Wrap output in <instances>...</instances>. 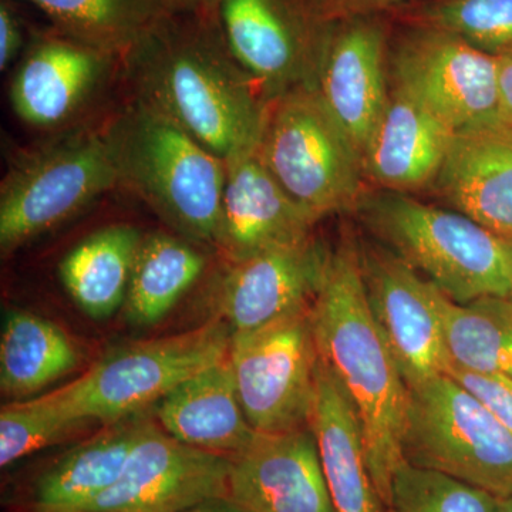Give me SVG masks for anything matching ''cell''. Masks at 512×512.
Listing matches in <instances>:
<instances>
[{
    "label": "cell",
    "mask_w": 512,
    "mask_h": 512,
    "mask_svg": "<svg viewBox=\"0 0 512 512\" xmlns=\"http://www.w3.org/2000/svg\"><path fill=\"white\" fill-rule=\"evenodd\" d=\"M121 67L134 100L225 164L258 144L268 101L229 52L217 10L165 13Z\"/></svg>",
    "instance_id": "1"
},
{
    "label": "cell",
    "mask_w": 512,
    "mask_h": 512,
    "mask_svg": "<svg viewBox=\"0 0 512 512\" xmlns=\"http://www.w3.org/2000/svg\"><path fill=\"white\" fill-rule=\"evenodd\" d=\"M318 359L352 403L365 440L367 464L384 504L403 463L409 387L367 303L359 241L346 234L330 251L311 306Z\"/></svg>",
    "instance_id": "2"
},
{
    "label": "cell",
    "mask_w": 512,
    "mask_h": 512,
    "mask_svg": "<svg viewBox=\"0 0 512 512\" xmlns=\"http://www.w3.org/2000/svg\"><path fill=\"white\" fill-rule=\"evenodd\" d=\"M117 187L146 202L181 237L218 247L227 165L173 120L131 99L103 128Z\"/></svg>",
    "instance_id": "3"
},
{
    "label": "cell",
    "mask_w": 512,
    "mask_h": 512,
    "mask_svg": "<svg viewBox=\"0 0 512 512\" xmlns=\"http://www.w3.org/2000/svg\"><path fill=\"white\" fill-rule=\"evenodd\" d=\"M356 214L380 245L412 266L451 301L510 296L504 241L456 210L413 195L365 192Z\"/></svg>",
    "instance_id": "4"
},
{
    "label": "cell",
    "mask_w": 512,
    "mask_h": 512,
    "mask_svg": "<svg viewBox=\"0 0 512 512\" xmlns=\"http://www.w3.org/2000/svg\"><path fill=\"white\" fill-rule=\"evenodd\" d=\"M256 153L318 221L355 212L365 195L359 151L308 84L268 101Z\"/></svg>",
    "instance_id": "5"
},
{
    "label": "cell",
    "mask_w": 512,
    "mask_h": 512,
    "mask_svg": "<svg viewBox=\"0 0 512 512\" xmlns=\"http://www.w3.org/2000/svg\"><path fill=\"white\" fill-rule=\"evenodd\" d=\"M116 187L103 128H69L22 151L0 184L2 254L59 227Z\"/></svg>",
    "instance_id": "6"
},
{
    "label": "cell",
    "mask_w": 512,
    "mask_h": 512,
    "mask_svg": "<svg viewBox=\"0 0 512 512\" xmlns=\"http://www.w3.org/2000/svg\"><path fill=\"white\" fill-rule=\"evenodd\" d=\"M402 454L498 500L512 497V434L448 375L409 389Z\"/></svg>",
    "instance_id": "7"
},
{
    "label": "cell",
    "mask_w": 512,
    "mask_h": 512,
    "mask_svg": "<svg viewBox=\"0 0 512 512\" xmlns=\"http://www.w3.org/2000/svg\"><path fill=\"white\" fill-rule=\"evenodd\" d=\"M232 330L221 318L110 352L60 387L77 419L104 424L143 413L175 387L228 356Z\"/></svg>",
    "instance_id": "8"
},
{
    "label": "cell",
    "mask_w": 512,
    "mask_h": 512,
    "mask_svg": "<svg viewBox=\"0 0 512 512\" xmlns=\"http://www.w3.org/2000/svg\"><path fill=\"white\" fill-rule=\"evenodd\" d=\"M228 359L242 409L256 433L311 426L318 369L311 309L251 332L232 333Z\"/></svg>",
    "instance_id": "9"
},
{
    "label": "cell",
    "mask_w": 512,
    "mask_h": 512,
    "mask_svg": "<svg viewBox=\"0 0 512 512\" xmlns=\"http://www.w3.org/2000/svg\"><path fill=\"white\" fill-rule=\"evenodd\" d=\"M402 25L390 40L392 86L456 130L501 121L495 55L447 30Z\"/></svg>",
    "instance_id": "10"
},
{
    "label": "cell",
    "mask_w": 512,
    "mask_h": 512,
    "mask_svg": "<svg viewBox=\"0 0 512 512\" xmlns=\"http://www.w3.org/2000/svg\"><path fill=\"white\" fill-rule=\"evenodd\" d=\"M217 18L229 52L265 101L311 84L329 23L309 0H220Z\"/></svg>",
    "instance_id": "11"
},
{
    "label": "cell",
    "mask_w": 512,
    "mask_h": 512,
    "mask_svg": "<svg viewBox=\"0 0 512 512\" xmlns=\"http://www.w3.org/2000/svg\"><path fill=\"white\" fill-rule=\"evenodd\" d=\"M367 303L409 389L447 375L446 339L433 284L379 242L359 241Z\"/></svg>",
    "instance_id": "12"
},
{
    "label": "cell",
    "mask_w": 512,
    "mask_h": 512,
    "mask_svg": "<svg viewBox=\"0 0 512 512\" xmlns=\"http://www.w3.org/2000/svg\"><path fill=\"white\" fill-rule=\"evenodd\" d=\"M389 16H357L329 23L311 86L360 157L390 97Z\"/></svg>",
    "instance_id": "13"
},
{
    "label": "cell",
    "mask_w": 512,
    "mask_h": 512,
    "mask_svg": "<svg viewBox=\"0 0 512 512\" xmlns=\"http://www.w3.org/2000/svg\"><path fill=\"white\" fill-rule=\"evenodd\" d=\"M232 460L187 446L151 421L119 480L83 512H180L228 495Z\"/></svg>",
    "instance_id": "14"
},
{
    "label": "cell",
    "mask_w": 512,
    "mask_h": 512,
    "mask_svg": "<svg viewBox=\"0 0 512 512\" xmlns=\"http://www.w3.org/2000/svg\"><path fill=\"white\" fill-rule=\"evenodd\" d=\"M120 66L119 57L59 30L40 33L13 74L10 104L30 127L57 133L69 130L77 127Z\"/></svg>",
    "instance_id": "15"
},
{
    "label": "cell",
    "mask_w": 512,
    "mask_h": 512,
    "mask_svg": "<svg viewBox=\"0 0 512 512\" xmlns=\"http://www.w3.org/2000/svg\"><path fill=\"white\" fill-rule=\"evenodd\" d=\"M330 251L313 237L228 262L217 289L218 318L232 333L251 332L311 309Z\"/></svg>",
    "instance_id": "16"
},
{
    "label": "cell",
    "mask_w": 512,
    "mask_h": 512,
    "mask_svg": "<svg viewBox=\"0 0 512 512\" xmlns=\"http://www.w3.org/2000/svg\"><path fill=\"white\" fill-rule=\"evenodd\" d=\"M228 497L247 512H335L312 427L256 434L231 458Z\"/></svg>",
    "instance_id": "17"
},
{
    "label": "cell",
    "mask_w": 512,
    "mask_h": 512,
    "mask_svg": "<svg viewBox=\"0 0 512 512\" xmlns=\"http://www.w3.org/2000/svg\"><path fill=\"white\" fill-rule=\"evenodd\" d=\"M225 165L217 247L225 261L251 258L313 237L319 221L289 197L256 147Z\"/></svg>",
    "instance_id": "18"
},
{
    "label": "cell",
    "mask_w": 512,
    "mask_h": 512,
    "mask_svg": "<svg viewBox=\"0 0 512 512\" xmlns=\"http://www.w3.org/2000/svg\"><path fill=\"white\" fill-rule=\"evenodd\" d=\"M453 210L512 239V126L457 130L433 188Z\"/></svg>",
    "instance_id": "19"
},
{
    "label": "cell",
    "mask_w": 512,
    "mask_h": 512,
    "mask_svg": "<svg viewBox=\"0 0 512 512\" xmlns=\"http://www.w3.org/2000/svg\"><path fill=\"white\" fill-rule=\"evenodd\" d=\"M456 131L390 84L389 103L362 156L366 180L399 194L431 190Z\"/></svg>",
    "instance_id": "20"
},
{
    "label": "cell",
    "mask_w": 512,
    "mask_h": 512,
    "mask_svg": "<svg viewBox=\"0 0 512 512\" xmlns=\"http://www.w3.org/2000/svg\"><path fill=\"white\" fill-rule=\"evenodd\" d=\"M157 419L175 440L229 458L251 446L258 434L242 409L228 356L160 400Z\"/></svg>",
    "instance_id": "21"
},
{
    "label": "cell",
    "mask_w": 512,
    "mask_h": 512,
    "mask_svg": "<svg viewBox=\"0 0 512 512\" xmlns=\"http://www.w3.org/2000/svg\"><path fill=\"white\" fill-rule=\"evenodd\" d=\"M335 512H387L367 464L365 440L352 403L318 359L311 420Z\"/></svg>",
    "instance_id": "22"
},
{
    "label": "cell",
    "mask_w": 512,
    "mask_h": 512,
    "mask_svg": "<svg viewBox=\"0 0 512 512\" xmlns=\"http://www.w3.org/2000/svg\"><path fill=\"white\" fill-rule=\"evenodd\" d=\"M150 423L134 414L70 448L36 478L26 512H83L119 480Z\"/></svg>",
    "instance_id": "23"
},
{
    "label": "cell",
    "mask_w": 512,
    "mask_h": 512,
    "mask_svg": "<svg viewBox=\"0 0 512 512\" xmlns=\"http://www.w3.org/2000/svg\"><path fill=\"white\" fill-rule=\"evenodd\" d=\"M143 235L133 225H110L76 245L60 262L66 292L87 316L110 318L126 303Z\"/></svg>",
    "instance_id": "24"
},
{
    "label": "cell",
    "mask_w": 512,
    "mask_h": 512,
    "mask_svg": "<svg viewBox=\"0 0 512 512\" xmlns=\"http://www.w3.org/2000/svg\"><path fill=\"white\" fill-rule=\"evenodd\" d=\"M79 350L60 326L28 311H10L0 336V389L23 400L79 365Z\"/></svg>",
    "instance_id": "25"
},
{
    "label": "cell",
    "mask_w": 512,
    "mask_h": 512,
    "mask_svg": "<svg viewBox=\"0 0 512 512\" xmlns=\"http://www.w3.org/2000/svg\"><path fill=\"white\" fill-rule=\"evenodd\" d=\"M205 265V255L188 239L165 232L143 237L124 303L128 320L156 325L201 278Z\"/></svg>",
    "instance_id": "26"
},
{
    "label": "cell",
    "mask_w": 512,
    "mask_h": 512,
    "mask_svg": "<svg viewBox=\"0 0 512 512\" xmlns=\"http://www.w3.org/2000/svg\"><path fill=\"white\" fill-rule=\"evenodd\" d=\"M451 366L512 377V299L456 303L433 285Z\"/></svg>",
    "instance_id": "27"
},
{
    "label": "cell",
    "mask_w": 512,
    "mask_h": 512,
    "mask_svg": "<svg viewBox=\"0 0 512 512\" xmlns=\"http://www.w3.org/2000/svg\"><path fill=\"white\" fill-rule=\"evenodd\" d=\"M63 35L123 59L168 13L165 0H26Z\"/></svg>",
    "instance_id": "28"
},
{
    "label": "cell",
    "mask_w": 512,
    "mask_h": 512,
    "mask_svg": "<svg viewBox=\"0 0 512 512\" xmlns=\"http://www.w3.org/2000/svg\"><path fill=\"white\" fill-rule=\"evenodd\" d=\"M387 16L456 33L491 55L512 47V0H424Z\"/></svg>",
    "instance_id": "29"
},
{
    "label": "cell",
    "mask_w": 512,
    "mask_h": 512,
    "mask_svg": "<svg viewBox=\"0 0 512 512\" xmlns=\"http://www.w3.org/2000/svg\"><path fill=\"white\" fill-rule=\"evenodd\" d=\"M83 424L70 412L60 389L5 404L0 412V466L59 443Z\"/></svg>",
    "instance_id": "30"
},
{
    "label": "cell",
    "mask_w": 512,
    "mask_h": 512,
    "mask_svg": "<svg viewBox=\"0 0 512 512\" xmlns=\"http://www.w3.org/2000/svg\"><path fill=\"white\" fill-rule=\"evenodd\" d=\"M498 498L480 488L403 461L394 471L387 512H497Z\"/></svg>",
    "instance_id": "31"
},
{
    "label": "cell",
    "mask_w": 512,
    "mask_h": 512,
    "mask_svg": "<svg viewBox=\"0 0 512 512\" xmlns=\"http://www.w3.org/2000/svg\"><path fill=\"white\" fill-rule=\"evenodd\" d=\"M447 375L483 404L512 434V377L450 366Z\"/></svg>",
    "instance_id": "32"
},
{
    "label": "cell",
    "mask_w": 512,
    "mask_h": 512,
    "mask_svg": "<svg viewBox=\"0 0 512 512\" xmlns=\"http://www.w3.org/2000/svg\"><path fill=\"white\" fill-rule=\"evenodd\" d=\"M316 15L325 23L357 16L389 15L394 10L416 5L424 0H309Z\"/></svg>",
    "instance_id": "33"
},
{
    "label": "cell",
    "mask_w": 512,
    "mask_h": 512,
    "mask_svg": "<svg viewBox=\"0 0 512 512\" xmlns=\"http://www.w3.org/2000/svg\"><path fill=\"white\" fill-rule=\"evenodd\" d=\"M23 46V30L8 3H0V69L5 70Z\"/></svg>",
    "instance_id": "34"
},
{
    "label": "cell",
    "mask_w": 512,
    "mask_h": 512,
    "mask_svg": "<svg viewBox=\"0 0 512 512\" xmlns=\"http://www.w3.org/2000/svg\"><path fill=\"white\" fill-rule=\"evenodd\" d=\"M501 120L512 126V47L495 55Z\"/></svg>",
    "instance_id": "35"
},
{
    "label": "cell",
    "mask_w": 512,
    "mask_h": 512,
    "mask_svg": "<svg viewBox=\"0 0 512 512\" xmlns=\"http://www.w3.org/2000/svg\"><path fill=\"white\" fill-rule=\"evenodd\" d=\"M180 512H247L241 505L235 503L228 495L225 497L211 498V500L204 501L194 505V507L187 508V510Z\"/></svg>",
    "instance_id": "36"
},
{
    "label": "cell",
    "mask_w": 512,
    "mask_h": 512,
    "mask_svg": "<svg viewBox=\"0 0 512 512\" xmlns=\"http://www.w3.org/2000/svg\"><path fill=\"white\" fill-rule=\"evenodd\" d=\"M220 0H165L168 12H204L217 10Z\"/></svg>",
    "instance_id": "37"
},
{
    "label": "cell",
    "mask_w": 512,
    "mask_h": 512,
    "mask_svg": "<svg viewBox=\"0 0 512 512\" xmlns=\"http://www.w3.org/2000/svg\"><path fill=\"white\" fill-rule=\"evenodd\" d=\"M505 252H507L508 259V269H510V279H511V293L510 298L512 299V239H503Z\"/></svg>",
    "instance_id": "38"
},
{
    "label": "cell",
    "mask_w": 512,
    "mask_h": 512,
    "mask_svg": "<svg viewBox=\"0 0 512 512\" xmlns=\"http://www.w3.org/2000/svg\"><path fill=\"white\" fill-rule=\"evenodd\" d=\"M497 512H512V497L498 500Z\"/></svg>",
    "instance_id": "39"
}]
</instances>
